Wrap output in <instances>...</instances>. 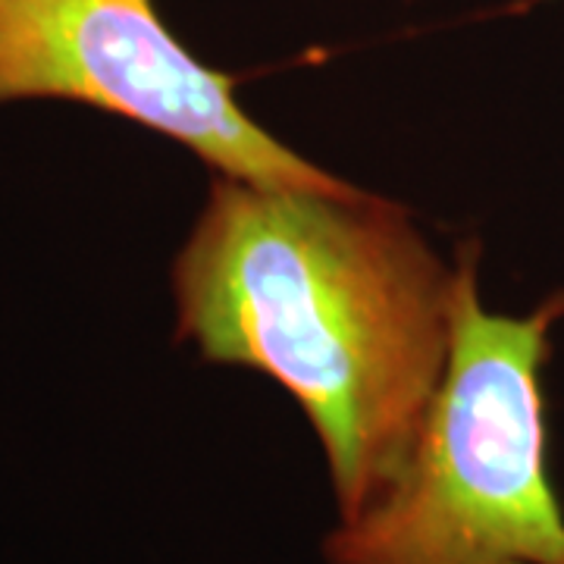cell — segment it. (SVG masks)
I'll list each match as a JSON object with an SVG mask.
<instances>
[{"label":"cell","mask_w":564,"mask_h":564,"mask_svg":"<svg viewBox=\"0 0 564 564\" xmlns=\"http://www.w3.org/2000/svg\"><path fill=\"white\" fill-rule=\"evenodd\" d=\"M176 329L280 383L321 440L339 518L377 502L440 392L455 267L399 204L217 176L173 263Z\"/></svg>","instance_id":"cell-1"},{"label":"cell","mask_w":564,"mask_h":564,"mask_svg":"<svg viewBox=\"0 0 564 564\" xmlns=\"http://www.w3.org/2000/svg\"><path fill=\"white\" fill-rule=\"evenodd\" d=\"M73 101L185 144L220 176L351 192L273 139L163 22L158 0H0V107Z\"/></svg>","instance_id":"cell-3"},{"label":"cell","mask_w":564,"mask_h":564,"mask_svg":"<svg viewBox=\"0 0 564 564\" xmlns=\"http://www.w3.org/2000/svg\"><path fill=\"white\" fill-rule=\"evenodd\" d=\"M562 317L564 292L527 317L486 311L480 245H462L440 392L395 484L329 530L326 564H564L543 399Z\"/></svg>","instance_id":"cell-2"}]
</instances>
